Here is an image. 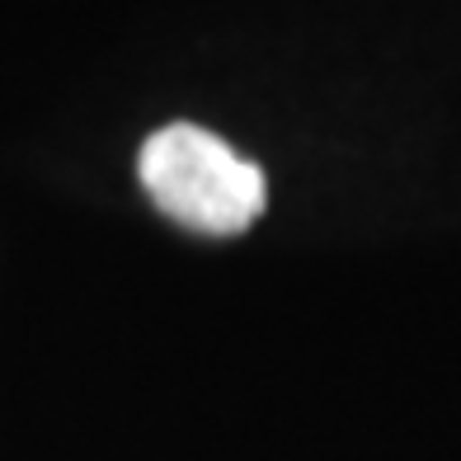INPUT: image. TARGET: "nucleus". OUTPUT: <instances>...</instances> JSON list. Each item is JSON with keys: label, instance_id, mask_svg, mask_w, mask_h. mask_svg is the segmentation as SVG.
<instances>
[{"label": "nucleus", "instance_id": "f257e3e1", "mask_svg": "<svg viewBox=\"0 0 461 461\" xmlns=\"http://www.w3.org/2000/svg\"><path fill=\"white\" fill-rule=\"evenodd\" d=\"M137 175L165 217L203 236H240L268 203L259 165L198 122H165L146 137Z\"/></svg>", "mask_w": 461, "mask_h": 461}]
</instances>
